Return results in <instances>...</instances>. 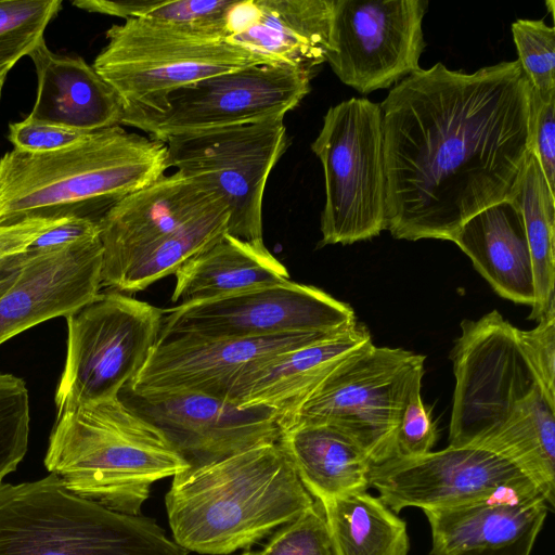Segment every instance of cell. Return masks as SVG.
Returning <instances> with one entry per match:
<instances>
[{
	"mask_svg": "<svg viewBox=\"0 0 555 555\" xmlns=\"http://www.w3.org/2000/svg\"><path fill=\"white\" fill-rule=\"evenodd\" d=\"M383 113L386 230L451 241L512 198L530 152L531 86L518 62L472 74L437 63L391 88Z\"/></svg>",
	"mask_w": 555,
	"mask_h": 555,
	"instance_id": "cell-1",
	"label": "cell"
},
{
	"mask_svg": "<svg viewBox=\"0 0 555 555\" xmlns=\"http://www.w3.org/2000/svg\"><path fill=\"white\" fill-rule=\"evenodd\" d=\"M313 503L279 441L188 467L166 495L173 541L210 555L248 547Z\"/></svg>",
	"mask_w": 555,
	"mask_h": 555,
	"instance_id": "cell-2",
	"label": "cell"
},
{
	"mask_svg": "<svg viewBox=\"0 0 555 555\" xmlns=\"http://www.w3.org/2000/svg\"><path fill=\"white\" fill-rule=\"evenodd\" d=\"M162 141L115 126L48 153L16 150L0 158V223L85 216L81 207L121 198L165 175ZM87 217V216H86Z\"/></svg>",
	"mask_w": 555,
	"mask_h": 555,
	"instance_id": "cell-3",
	"label": "cell"
},
{
	"mask_svg": "<svg viewBox=\"0 0 555 555\" xmlns=\"http://www.w3.org/2000/svg\"><path fill=\"white\" fill-rule=\"evenodd\" d=\"M44 466L74 493L133 516L155 481L190 467L163 433L119 397L57 415Z\"/></svg>",
	"mask_w": 555,
	"mask_h": 555,
	"instance_id": "cell-4",
	"label": "cell"
},
{
	"mask_svg": "<svg viewBox=\"0 0 555 555\" xmlns=\"http://www.w3.org/2000/svg\"><path fill=\"white\" fill-rule=\"evenodd\" d=\"M152 519L114 512L54 474L0 481V555H186Z\"/></svg>",
	"mask_w": 555,
	"mask_h": 555,
	"instance_id": "cell-5",
	"label": "cell"
},
{
	"mask_svg": "<svg viewBox=\"0 0 555 555\" xmlns=\"http://www.w3.org/2000/svg\"><path fill=\"white\" fill-rule=\"evenodd\" d=\"M451 352L455 388L449 446L492 448L555 412L524 354L517 327L496 310L464 320Z\"/></svg>",
	"mask_w": 555,
	"mask_h": 555,
	"instance_id": "cell-6",
	"label": "cell"
},
{
	"mask_svg": "<svg viewBox=\"0 0 555 555\" xmlns=\"http://www.w3.org/2000/svg\"><path fill=\"white\" fill-rule=\"evenodd\" d=\"M105 37L92 66L124 108H155L181 87L266 63L220 34L149 18L114 24Z\"/></svg>",
	"mask_w": 555,
	"mask_h": 555,
	"instance_id": "cell-7",
	"label": "cell"
},
{
	"mask_svg": "<svg viewBox=\"0 0 555 555\" xmlns=\"http://www.w3.org/2000/svg\"><path fill=\"white\" fill-rule=\"evenodd\" d=\"M325 180L321 245L353 244L386 230L383 113L366 98L331 106L311 143Z\"/></svg>",
	"mask_w": 555,
	"mask_h": 555,
	"instance_id": "cell-8",
	"label": "cell"
},
{
	"mask_svg": "<svg viewBox=\"0 0 555 555\" xmlns=\"http://www.w3.org/2000/svg\"><path fill=\"white\" fill-rule=\"evenodd\" d=\"M165 310L120 292L99 293L67 317L64 370L54 401L57 415L118 398L155 347Z\"/></svg>",
	"mask_w": 555,
	"mask_h": 555,
	"instance_id": "cell-9",
	"label": "cell"
},
{
	"mask_svg": "<svg viewBox=\"0 0 555 555\" xmlns=\"http://www.w3.org/2000/svg\"><path fill=\"white\" fill-rule=\"evenodd\" d=\"M424 362L422 354L369 341L327 375L288 423L333 425L373 464L390 460L402 409L412 387L422 382Z\"/></svg>",
	"mask_w": 555,
	"mask_h": 555,
	"instance_id": "cell-10",
	"label": "cell"
},
{
	"mask_svg": "<svg viewBox=\"0 0 555 555\" xmlns=\"http://www.w3.org/2000/svg\"><path fill=\"white\" fill-rule=\"evenodd\" d=\"M312 76L282 64H255L169 93L155 108H124L120 125L165 142L201 131L284 118L310 92Z\"/></svg>",
	"mask_w": 555,
	"mask_h": 555,
	"instance_id": "cell-11",
	"label": "cell"
},
{
	"mask_svg": "<svg viewBox=\"0 0 555 555\" xmlns=\"http://www.w3.org/2000/svg\"><path fill=\"white\" fill-rule=\"evenodd\" d=\"M164 143L169 168L210 189L225 204L228 234L263 241L264 189L289 143L284 118L175 135Z\"/></svg>",
	"mask_w": 555,
	"mask_h": 555,
	"instance_id": "cell-12",
	"label": "cell"
},
{
	"mask_svg": "<svg viewBox=\"0 0 555 555\" xmlns=\"http://www.w3.org/2000/svg\"><path fill=\"white\" fill-rule=\"evenodd\" d=\"M426 0H333L327 62L345 85L367 94L421 69Z\"/></svg>",
	"mask_w": 555,
	"mask_h": 555,
	"instance_id": "cell-13",
	"label": "cell"
},
{
	"mask_svg": "<svg viewBox=\"0 0 555 555\" xmlns=\"http://www.w3.org/2000/svg\"><path fill=\"white\" fill-rule=\"evenodd\" d=\"M357 323L352 308L322 289L291 280L165 310L160 335L253 338L343 332Z\"/></svg>",
	"mask_w": 555,
	"mask_h": 555,
	"instance_id": "cell-14",
	"label": "cell"
},
{
	"mask_svg": "<svg viewBox=\"0 0 555 555\" xmlns=\"http://www.w3.org/2000/svg\"><path fill=\"white\" fill-rule=\"evenodd\" d=\"M370 487L396 514L405 507L447 508L541 494L511 461L477 446H448L372 464Z\"/></svg>",
	"mask_w": 555,
	"mask_h": 555,
	"instance_id": "cell-15",
	"label": "cell"
},
{
	"mask_svg": "<svg viewBox=\"0 0 555 555\" xmlns=\"http://www.w3.org/2000/svg\"><path fill=\"white\" fill-rule=\"evenodd\" d=\"M118 397L158 428L190 467L278 442L282 433L280 418L266 408L241 409L198 392H140L125 386Z\"/></svg>",
	"mask_w": 555,
	"mask_h": 555,
	"instance_id": "cell-16",
	"label": "cell"
},
{
	"mask_svg": "<svg viewBox=\"0 0 555 555\" xmlns=\"http://www.w3.org/2000/svg\"><path fill=\"white\" fill-rule=\"evenodd\" d=\"M335 334L293 333L253 338L164 334L126 386L140 392L191 391L228 401L234 383L244 372L275 354Z\"/></svg>",
	"mask_w": 555,
	"mask_h": 555,
	"instance_id": "cell-17",
	"label": "cell"
},
{
	"mask_svg": "<svg viewBox=\"0 0 555 555\" xmlns=\"http://www.w3.org/2000/svg\"><path fill=\"white\" fill-rule=\"evenodd\" d=\"M219 203L215 192L178 171L113 202L98 219L102 286L109 287L145 248Z\"/></svg>",
	"mask_w": 555,
	"mask_h": 555,
	"instance_id": "cell-18",
	"label": "cell"
},
{
	"mask_svg": "<svg viewBox=\"0 0 555 555\" xmlns=\"http://www.w3.org/2000/svg\"><path fill=\"white\" fill-rule=\"evenodd\" d=\"M102 258L99 237L49 251H25L16 281L0 296V345L92 300L102 286Z\"/></svg>",
	"mask_w": 555,
	"mask_h": 555,
	"instance_id": "cell-19",
	"label": "cell"
},
{
	"mask_svg": "<svg viewBox=\"0 0 555 555\" xmlns=\"http://www.w3.org/2000/svg\"><path fill=\"white\" fill-rule=\"evenodd\" d=\"M372 341L364 324L275 354L244 372L228 401L241 409L266 408L288 423L302 403L348 356Z\"/></svg>",
	"mask_w": 555,
	"mask_h": 555,
	"instance_id": "cell-20",
	"label": "cell"
},
{
	"mask_svg": "<svg viewBox=\"0 0 555 555\" xmlns=\"http://www.w3.org/2000/svg\"><path fill=\"white\" fill-rule=\"evenodd\" d=\"M28 56L38 81L28 118L85 132L120 126V98L82 57L56 54L44 39Z\"/></svg>",
	"mask_w": 555,
	"mask_h": 555,
	"instance_id": "cell-21",
	"label": "cell"
},
{
	"mask_svg": "<svg viewBox=\"0 0 555 555\" xmlns=\"http://www.w3.org/2000/svg\"><path fill=\"white\" fill-rule=\"evenodd\" d=\"M451 241L470 258L475 269L501 297L532 307L535 298L532 259L522 215L513 198L474 215Z\"/></svg>",
	"mask_w": 555,
	"mask_h": 555,
	"instance_id": "cell-22",
	"label": "cell"
},
{
	"mask_svg": "<svg viewBox=\"0 0 555 555\" xmlns=\"http://www.w3.org/2000/svg\"><path fill=\"white\" fill-rule=\"evenodd\" d=\"M259 15L246 30L225 40L266 63L313 76L325 62L333 0H257Z\"/></svg>",
	"mask_w": 555,
	"mask_h": 555,
	"instance_id": "cell-23",
	"label": "cell"
},
{
	"mask_svg": "<svg viewBox=\"0 0 555 555\" xmlns=\"http://www.w3.org/2000/svg\"><path fill=\"white\" fill-rule=\"evenodd\" d=\"M171 300L192 304L274 285L289 280L263 241L228 233L189 258L176 272Z\"/></svg>",
	"mask_w": 555,
	"mask_h": 555,
	"instance_id": "cell-24",
	"label": "cell"
},
{
	"mask_svg": "<svg viewBox=\"0 0 555 555\" xmlns=\"http://www.w3.org/2000/svg\"><path fill=\"white\" fill-rule=\"evenodd\" d=\"M279 443L308 492L318 501L365 492L372 462L341 429L325 423L291 422Z\"/></svg>",
	"mask_w": 555,
	"mask_h": 555,
	"instance_id": "cell-25",
	"label": "cell"
},
{
	"mask_svg": "<svg viewBox=\"0 0 555 555\" xmlns=\"http://www.w3.org/2000/svg\"><path fill=\"white\" fill-rule=\"evenodd\" d=\"M550 509L541 494L423 509L430 526V553L451 555L505 546L544 521Z\"/></svg>",
	"mask_w": 555,
	"mask_h": 555,
	"instance_id": "cell-26",
	"label": "cell"
},
{
	"mask_svg": "<svg viewBox=\"0 0 555 555\" xmlns=\"http://www.w3.org/2000/svg\"><path fill=\"white\" fill-rule=\"evenodd\" d=\"M321 503L336 555H409L405 521L378 496L365 491Z\"/></svg>",
	"mask_w": 555,
	"mask_h": 555,
	"instance_id": "cell-27",
	"label": "cell"
},
{
	"mask_svg": "<svg viewBox=\"0 0 555 555\" xmlns=\"http://www.w3.org/2000/svg\"><path fill=\"white\" fill-rule=\"evenodd\" d=\"M512 198L521 211L532 259L535 298L529 319L538 321L555 307V193L531 152Z\"/></svg>",
	"mask_w": 555,
	"mask_h": 555,
	"instance_id": "cell-28",
	"label": "cell"
},
{
	"mask_svg": "<svg viewBox=\"0 0 555 555\" xmlns=\"http://www.w3.org/2000/svg\"><path fill=\"white\" fill-rule=\"evenodd\" d=\"M229 210L219 203L137 255L112 282L120 293L145 289L175 272L193 255L228 233Z\"/></svg>",
	"mask_w": 555,
	"mask_h": 555,
	"instance_id": "cell-29",
	"label": "cell"
},
{
	"mask_svg": "<svg viewBox=\"0 0 555 555\" xmlns=\"http://www.w3.org/2000/svg\"><path fill=\"white\" fill-rule=\"evenodd\" d=\"M62 5V0H0V75L9 74L44 39Z\"/></svg>",
	"mask_w": 555,
	"mask_h": 555,
	"instance_id": "cell-30",
	"label": "cell"
},
{
	"mask_svg": "<svg viewBox=\"0 0 555 555\" xmlns=\"http://www.w3.org/2000/svg\"><path fill=\"white\" fill-rule=\"evenodd\" d=\"M233 0H126L113 4L114 16L149 18L225 35V15Z\"/></svg>",
	"mask_w": 555,
	"mask_h": 555,
	"instance_id": "cell-31",
	"label": "cell"
},
{
	"mask_svg": "<svg viewBox=\"0 0 555 555\" xmlns=\"http://www.w3.org/2000/svg\"><path fill=\"white\" fill-rule=\"evenodd\" d=\"M518 62L542 102L555 99V28L544 20L519 18L512 24Z\"/></svg>",
	"mask_w": 555,
	"mask_h": 555,
	"instance_id": "cell-32",
	"label": "cell"
},
{
	"mask_svg": "<svg viewBox=\"0 0 555 555\" xmlns=\"http://www.w3.org/2000/svg\"><path fill=\"white\" fill-rule=\"evenodd\" d=\"M29 396L25 382L0 373V481L16 470L29 437Z\"/></svg>",
	"mask_w": 555,
	"mask_h": 555,
	"instance_id": "cell-33",
	"label": "cell"
},
{
	"mask_svg": "<svg viewBox=\"0 0 555 555\" xmlns=\"http://www.w3.org/2000/svg\"><path fill=\"white\" fill-rule=\"evenodd\" d=\"M259 555H336L323 505H313L282 526Z\"/></svg>",
	"mask_w": 555,
	"mask_h": 555,
	"instance_id": "cell-34",
	"label": "cell"
},
{
	"mask_svg": "<svg viewBox=\"0 0 555 555\" xmlns=\"http://www.w3.org/2000/svg\"><path fill=\"white\" fill-rule=\"evenodd\" d=\"M421 383L411 389L402 409L395 440V457H415L431 451L437 428L431 412L422 400Z\"/></svg>",
	"mask_w": 555,
	"mask_h": 555,
	"instance_id": "cell-35",
	"label": "cell"
},
{
	"mask_svg": "<svg viewBox=\"0 0 555 555\" xmlns=\"http://www.w3.org/2000/svg\"><path fill=\"white\" fill-rule=\"evenodd\" d=\"M519 346L547 397L555 402V307L529 331L517 328Z\"/></svg>",
	"mask_w": 555,
	"mask_h": 555,
	"instance_id": "cell-36",
	"label": "cell"
},
{
	"mask_svg": "<svg viewBox=\"0 0 555 555\" xmlns=\"http://www.w3.org/2000/svg\"><path fill=\"white\" fill-rule=\"evenodd\" d=\"M89 133L28 117L9 126V140L14 150L27 153L59 151L82 141Z\"/></svg>",
	"mask_w": 555,
	"mask_h": 555,
	"instance_id": "cell-37",
	"label": "cell"
},
{
	"mask_svg": "<svg viewBox=\"0 0 555 555\" xmlns=\"http://www.w3.org/2000/svg\"><path fill=\"white\" fill-rule=\"evenodd\" d=\"M530 152L555 193V99L540 101L531 90Z\"/></svg>",
	"mask_w": 555,
	"mask_h": 555,
	"instance_id": "cell-38",
	"label": "cell"
},
{
	"mask_svg": "<svg viewBox=\"0 0 555 555\" xmlns=\"http://www.w3.org/2000/svg\"><path fill=\"white\" fill-rule=\"evenodd\" d=\"M99 237L98 220L86 216L65 217L44 231L27 249L31 253L49 251Z\"/></svg>",
	"mask_w": 555,
	"mask_h": 555,
	"instance_id": "cell-39",
	"label": "cell"
},
{
	"mask_svg": "<svg viewBox=\"0 0 555 555\" xmlns=\"http://www.w3.org/2000/svg\"><path fill=\"white\" fill-rule=\"evenodd\" d=\"M64 218H30L0 223V263L10 257L27 251L44 231Z\"/></svg>",
	"mask_w": 555,
	"mask_h": 555,
	"instance_id": "cell-40",
	"label": "cell"
},
{
	"mask_svg": "<svg viewBox=\"0 0 555 555\" xmlns=\"http://www.w3.org/2000/svg\"><path fill=\"white\" fill-rule=\"evenodd\" d=\"M544 521L537 522L527 533L517 541L498 548L472 550L451 555H531L538 535ZM428 555H437L430 553Z\"/></svg>",
	"mask_w": 555,
	"mask_h": 555,
	"instance_id": "cell-41",
	"label": "cell"
},
{
	"mask_svg": "<svg viewBox=\"0 0 555 555\" xmlns=\"http://www.w3.org/2000/svg\"><path fill=\"white\" fill-rule=\"evenodd\" d=\"M24 259V253L10 257L0 263V296L16 281Z\"/></svg>",
	"mask_w": 555,
	"mask_h": 555,
	"instance_id": "cell-42",
	"label": "cell"
},
{
	"mask_svg": "<svg viewBox=\"0 0 555 555\" xmlns=\"http://www.w3.org/2000/svg\"><path fill=\"white\" fill-rule=\"evenodd\" d=\"M7 76H8V74L0 75V99H1V93H2V89H3L4 81L7 79Z\"/></svg>",
	"mask_w": 555,
	"mask_h": 555,
	"instance_id": "cell-43",
	"label": "cell"
},
{
	"mask_svg": "<svg viewBox=\"0 0 555 555\" xmlns=\"http://www.w3.org/2000/svg\"><path fill=\"white\" fill-rule=\"evenodd\" d=\"M242 555H259L258 552H245Z\"/></svg>",
	"mask_w": 555,
	"mask_h": 555,
	"instance_id": "cell-44",
	"label": "cell"
}]
</instances>
